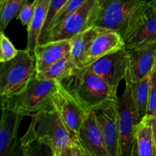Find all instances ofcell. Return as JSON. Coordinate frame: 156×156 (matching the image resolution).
I'll list each match as a JSON object with an SVG mask.
<instances>
[{"instance_id": "6da1fadb", "label": "cell", "mask_w": 156, "mask_h": 156, "mask_svg": "<svg viewBox=\"0 0 156 156\" xmlns=\"http://www.w3.org/2000/svg\"><path fill=\"white\" fill-rule=\"evenodd\" d=\"M147 0H96L92 27L117 32L126 39L136 24Z\"/></svg>"}, {"instance_id": "7a4b0ae2", "label": "cell", "mask_w": 156, "mask_h": 156, "mask_svg": "<svg viewBox=\"0 0 156 156\" xmlns=\"http://www.w3.org/2000/svg\"><path fill=\"white\" fill-rule=\"evenodd\" d=\"M66 90L88 111L104 102L118 98L117 91L85 67L60 82Z\"/></svg>"}, {"instance_id": "3957f363", "label": "cell", "mask_w": 156, "mask_h": 156, "mask_svg": "<svg viewBox=\"0 0 156 156\" xmlns=\"http://www.w3.org/2000/svg\"><path fill=\"white\" fill-rule=\"evenodd\" d=\"M59 85L57 81L40 79L35 76L21 93L10 98H1L2 108L12 110L24 117L55 110L53 97Z\"/></svg>"}, {"instance_id": "277c9868", "label": "cell", "mask_w": 156, "mask_h": 156, "mask_svg": "<svg viewBox=\"0 0 156 156\" xmlns=\"http://www.w3.org/2000/svg\"><path fill=\"white\" fill-rule=\"evenodd\" d=\"M35 58L27 49L11 60L1 62L0 96L10 98L22 92L36 76Z\"/></svg>"}, {"instance_id": "5b68a950", "label": "cell", "mask_w": 156, "mask_h": 156, "mask_svg": "<svg viewBox=\"0 0 156 156\" xmlns=\"http://www.w3.org/2000/svg\"><path fill=\"white\" fill-rule=\"evenodd\" d=\"M27 130L31 136L42 140L53 148L56 156L69 146L76 144L73 136L56 109L40 112L31 117Z\"/></svg>"}, {"instance_id": "8992f818", "label": "cell", "mask_w": 156, "mask_h": 156, "mask_svg": "<svg viewBox=\"0 0 156 156\" xmlns=\"http://www.w3.org/2000/svg\"><path fill=\"white\" fill-rule=\"evenodd\" d=\"M123 94L117 98L119 142L121 156H136L137 117L132 85L125 79Z\"/></svg>"}, {"instance_id": "52a82bcc", "label": "cell", "mask_w": 156, "mask_h": 156, "mask_svg": "<svg viewBox=\"0 0 156 156\" xmlns=\"http://www.w3.org/2000/svg\"><path fill=\"white\" fill-rule=\"evenodd\" d=\"M95 7L96 0H88L77 11L53 26L47 32L43 44L71 40L88 27H92Z\"/></svg>"}, {"instance_id": "ba28073f", "label": "cell", "mask_w": 156, "mask_h": 156, "mask_svg": "<svg viewBox=\"0 0 156 156\" xmlns=\"http://www.w3.org/2000/svg\"><path fill=\"white\" fill-rule=\"evenodd\" d=\"M53 102L55 109L59 114L76 143L79 130L90 111L85 110L64 88L60 82L53 94Z\"/></svg>"}, {"instance_id": "9c48e42d", "label": "cell", "mask_w": 156, "mask_h": 156, "mask_svg": "<svg viewBox=\"0 0 156 156\" xmlns=\"http://www.w3.org/2000/svg\"><path fill=\"white\" fill-rule=\"evenodd\" d=\"M127 67V53L126 47H123L94 61L86 68L117 91L120 82L126 77Z\"/></svg>"}, {"instance_id": "30bf717a", "label": "cell", "mask_w": 156, "mask_h": 156, "mask_svg": "<svg viewBox=\"0 0 156 156\" xmlns=\"http://www.w3.org/2000/svg\"><path fill=\"white\" fill-rule=\"evenodd\" d=\"M92 111L103 133L110 156H121L119 142L117 99L104 102L93 108Z\"/></svg>"}, {"instance_id": "8fae6325", "label": "cell", "mask_w": 156, "mask_h": 156, "mask_svg": "<svg viewBox=\"0 0 156 156\" xmlns=\"http://www.w3.org/2000/svg\"><path fill=\"white\" fill-rule=\"evenodd\" d=\"M126 50L128 67L125 79L133 84L136 83L153 70L156 63V41L126 48Z\"/></svg>"}, {"instance_id": "7c38bea8", "label": "cell", "mask_w": 156, "mask_h": 156, "mask_svg": "<svg viewBox=\"0 0 156 156\" xmlns=\"http://www.w3.org/2000/svg\"><path fill=\"white\" fill-rule=\"evenodd\" d=\"M24 117L12 110L2 108L0 156H23L21 141L18 140V133Z\"/></svg>"}, {"instance_id": "4fadbf2b", "label": "cell", "mask_w": 156, "mask_h": 156, "mask_svg": "<svg viewBox=\"0 0 156 156\" xmlns=\"http://www.w3.org/2000/svg\"><path fill=\"white\" fill-rule=\"evenodd\" d=\"M76 143L88 156H110L103 133L92 110L82 124Z\"/></svg>"}, {"instance_id": "5bb4252c", "label": "cell", "mask_w": 156, "mask_h": 156, "mask_svg": "<svg viewBox=\"0 0 156 156\" xmlns=\"http://www.w3.org/2000/svg\"><path fill=\"white\" fill-rule=\"evenodd\" d=\"M154 41H156V4L149 1L146 2L136 26L124 40L125 47Z\"/></svg>"}, {"instance_id": "9a60e30c", "label": "cell", "mask_w": 156, "mask_h": 156, "mask_svg": "<svg viewBox=\"0 0 156 156\" xmlns=\"http://www.w3.org/2000/svg\"><path fill=\"white\" fill-rule=\"evenodd\" d=\"M125 47L123 38L114 30H101L90 45L83 62V68L100 58Z\"/></svg>"}, {"instance_id": "2e32d148", "label": "cell", "mask_w": 156, "mask_h": 156, "mask_svg": "<svg viewBox=\"0 0 156 156\" xmlns=\"http://www.w3.org/2000/svg\"><path fill=\"white\" fill-rule=\"evenodd\" d=\"M71 41H58L38 44L34 50L37 73L44 71L59 59L70 54Z\"/></svg>"}, {"instance_id": "e0dca14e", "label": "cell", "mask_w": 156, "mask_h": 156, "mask_svg": "<svg viewBox=\"0 0 156 156\" xmlns=\"http://www.w3.org/2000/svg\"><path fill=\"white\" fill-rule=\"evenodd\" d=\"M50 3V0H37L36 7L31 23L27 28V43L26 49L32 55L34 54V50L38 45L41 30L47 21Z\"/></svg>"}, {"instance_id": "ac0fdd59", "label": "cell", "mask_w": 156, "mask_h": 156, "mask_svg": "<svg viewBox=\"0 0 156 156\" xmlns=\"http://www.w3.org/2000/svg\"><path fill=\"white\" fill-rule=\"evenodd\" d=\"M101 30L95 27H88L82 33L79 34L70 40L71 41V54L76 67L83 68V62L85 55L92 41Z\"/></svg>"}, {"instance_id": "d6986e66", "label": "cell", "mask_w": 156, "mask_h": 156, "mask_svg": "<svg viewBox=\"0 0 156 156\" xmlns=\"http://www.w3.org/2000/svg\"><path fill=\"white\" fill-rule=\"evenodd\" d=\"M152 76V72L136 83L133 84L130 82L138 123L147 115Z\"/></svg>"}, {"instance_id": "ffe728a7", "label": "cell", "mask_w": 156, "mask_h": 156, "mask_svg": "<svg viewBox=\"0 0 156 156\" xmlns=\"http://www.w3.org/2000/svg\"><path fill=\"white\" fill-rule=\"evenodd\" d=\"M137 156H156L151 118L145 117L136 126Z\"/></svg>"}, {"instance_id": "44dd1931", "label": "cell", "mask_w": 156, "mask_h": 156, "mask_svg": "<svg viewBox=\"0 0 156 156\" xmlns=\"http://www.w3.org/2000/svg\"><path fill=\"white\" fill-rule=\"evenodd\" d=\"M76 69L78 68L76 67L71 54H69L50 66L44 71L37 73L36 77L40 79L55 80L60 82L63 79L71 76L76 71Z\"/></svg>"}, {"instance_id": "7402d4cb", "label": "cell", "mask_w": 156, "mask_h": 156, "mask_svg": "<svg viewBox=\"0 0 156 156\" xmlns=\"http://www.w3.org/2000/svg\"><path fill=\"white\" fill-rule=\"evenodd\" d=\"M23 156H56L53 148L48 143L26 133L21 139Z\"/></svg>"}, {"instance_id": "603a6c76", "label": "cell", "mask_w": 156, "mask_h": 156, "mask_svg": "<svg viewBox=\"0 0 156 156\" xmlns=\"http://www.w3.org/2000/svg\"><path fill=\"white\" fill-rule=\"evenodd\" d=\"M28 0H0V30L4 32Z\"/></svg>"}, {"instance_id": "cb8c5ba5", "label": "cell", "mask_w": 156, "mask_h": 156, "mask_svg": "<svg viewBox=\"0 0 156 156\" xmlns=\"http://www.w3.org/2000/svg\"><path fill=\"white\" fill-rule=\"evenodd\" d=\"M67 1L68 0H50L47 21H46L45 24H44V27H43L42 30H41L38 44H42L44 43L46 35H47L48 30H50L55 17L57 15L58 12L61 10V9L63 7L64 5L67 2Z\"/></svg>"}, {"instance_id": "d4e9b609", "label": "cell", "mask_w": 156, "mask_h": 156, "mask_svg": "<svg viewBox=\"0 0 156 156\" xmlns=\"http://www.w3.org/2000/svg\"><path fill=\"white\" fill-rule=\"evenodd\" d=\"M19 50H17L10 40L4 34L0 33V62L11 60L18 55Z\"/></svg>"}, {"instance_id": "484cf974", "label": "cell", "mask_w": 156, "mask_h": 156, "mask_svg": "<svg viewBox=\"0 0 156 156\" xmlns=\"http://www.w3.org/2000/svg\"><path fill=\"white\" fill-rule=\"evenodd\" d=\"M88 0H68L67 2L63 5V7L61 9V10L58 12L57 15L55 17L54 20H53L52 25L50 27L51 28L53 26L56 25V24H59L61 21L71 15L72 13L77 11L79 8L82 5H83ZM49 31V30H48Z\"/></svg>"}, {"instance_id": "4316f807", "label": "cell", "mask_w": 156, "mask_h": 156, "mask_svg": "<svg viewBox=\"0 0 156 156\" xmlns=\"http://www.w3.org/2000/svg\"><path fill=\"white\" fill-rule=\"evenodd\" d=\"M37 0H34L32 2H27L25 5H24L20 10L18 15V19L20 20L21 24L27 27L30 26L34 14L35 7H36Z\"/></svg>"}, {"instance_id": "83f0119b", "label": "cell", "mask_w": 156, "mask_h": 156, "mask_svg": "<svg viewBox=\"0 0 156 156\" xmlns=\"http://www.w3.org/2000/svg\"><path fill=\"white\" fill-rule=\"evenodd\" d=\"M156 116V63L152 70V81L150 86V94L148 112L146 117L153 118Z\"/></svg>"}, {"instance_id": "f1b7e54d", "label": "cell", "mask_w": 156, "mask_h": 156, "mask_svg": "<svg viewBox=\"0 0 156 156\" xmlns=\"http://www.w3.org/2000/svg\"><path fill=\"white\" fill-rule=\"evenodd\" d=\"M73 154H74V156H88L85 152H83L82 149L78 146L77 144H74L73 146Z\"/></svg>"}, {"instance_id": "f546056e", "label": "cell", "mask_w": 156, "mask_h": 156, "mask_svg": "<svg viewBox=\"0 0 156 156\" xmlns=\"http://www.w3.org/2000/svg\"><path fill=\"white\" fill-rule=\"evenodd\" d=\"M73 146H69V147H66V149H64L61 152L60 155L59 156H74Z\"/></svg>"}, {"instance_id": "4dcf8cb0", "label": "cell", "mask_w": 156, "mask_h": 156, "mask_svg": "<svg viewBox=\"0 0 156 156\" xmlns=\"http://www.w3.org/2000/svg\"><path fill=\"white\" fill-rule=\"evenodd\" d=\"M152 120V133H153L154 140H155V143L156 145V116L154 117L153 118H151Z\"/></svg>"}, {"instance_id": "1f68e13d", "label": "cell", "mask_w": 156, "mask_h": 156, "mask_svg": "<svg viewBox=\"0 0 156 156\" xmlns=\"http://www.w3.org/2000/svg\"><path fill=\"white\" fill-rule=\"evenodd\" d=\"M151 1H152V2H153L154 3H155V4H156V0H151Z\"/></svg>"}, {"instance_id": "d6a6232c", "label": "cell", "mask_w": 156, "mask_h": 156, "mask_svg": "<svg viewBox=\"0 0 156 156\" xmlns=\"http://www.w3.org/2000/svg\"><path fill=\"white\" fill-rule=\"evenodd\" d=\"M136 156H137V152H136Z\"/></svg>"}]
</instances>
